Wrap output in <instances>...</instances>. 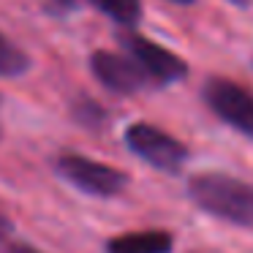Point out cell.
Wrapping results in <instances>:
<instances>
[{
  "mask_svg": "<svg viewBox=\"0 0 253 253\" xmlns=\"http://www.w3.org/2000/svg\"><path fill=\"white\" fill-rule=\"evenodd\" d=\"M188 196L196 207L234 226H253V185L229 174H196L188 180Z\"/></svg>",
  "mask_w": 253,
  "mask_h": 253,
  "instance_id": "obj_1",
  "label": "cell"
},
{
  "mask_svg": "<svg viewBox=\"0 0 253 253\" xmlns=\"http://www.w3.org/2000/svg\"><path fill=\"white\" fill-rule=\"evenodd\" d=\"M55 169L66 182H71L74 188L90 193V196H117L128 185L126 171L98 164V161H90L84 155H74V153L60 155Z\"/></svg>",
  "mask_w": 253,
  "mask_h": 253,
  "instance_id": "obj_2",
  "label": "cell"
},
{
  "mask_svg": "<svg viewBox=\"0 0 253 253\" xmlns=\"http://www.w3.org/2000/svg\"><path fill=\"white\" fill-rule=\"evenodd\" d=\"M126 144L131 153H136L142 161L164 171H177L188 158V150L182 142L169 136L166 131L150 126V123H133L126 128Z\"/></svg>",
  "mask_w": 253,
  "mask_h": 253,
  "instance_id": "obj_3",
  "label": "cell"
},
{
  "mask_svg": "<svg viewBox=\"0 0 253 253\" xmlns=\"http://www.w3.org/2000/svg\"><path fill=\"white\" fill-rule=\"evenodd\" d=\"M204 101L226 126L253 139V93L231 79L212 77L204 84Z\"/></svg>",
  "mask_w": 253,
  "mask_h": 253,
  "instance_id": "obj_4",
  "label": "cell"
},
{
  "mask_svg": "<svg viewBox=\"0 0 253 253\" xmlns=\"http://www.w3.org/2000/svg\"><path fill=\"white\" fill-rule=\"evenodd\" d=\"M120 41H123V46L128 49V55H131L133 60L144 68V74L153 77L155 82H164V84L180 82V79L188 74V63L182 60V57H177L174 52L164 49L161 44L144 39V36L123 33Z\"/></svg>",
  "mask_w": 253,
  "mask_h": 253,
  "instance_id": "obj_5",
  "label": "cell"
},
{
  "mask_svg": "<svg viewBox=\"0 0 253 253\" xmlns=\"http://www.w3.org/2000/svg\"><path fill=\"white\" fill-rule=\"evenodd\" d=\"M90 68H93L95 79L112 93L133 95L144 84V68L136 60H128L115 52H95L90 57Z\"/></svg>",
  "mask_w": 253,
  "mask_h": 253,
  "instance_id": "obj_6",
  "label": "cell"
},
{
  "mask_svg": "<svg viewBox=\"0 0 253 253\" xmlns=\"http://www.w3.org/2000/svg\"><path fill=\"white\" fill-rule=\"evenodd\" d=\"M106 253H171V234L158 229L120 234L106 242Z\"/></svg>",
  "mask_w": 253,
  "mask_h": 253,
  "instance_id": "obj_7",
  "label": "cell"
},
{
  "mask_svg": "<svg viewBox=\"0 0 253 253\" xmlns=\"http://www.w3.org/2000/svg\"><path fill=\"white\" fill-rule=\"evenodd\" d=\"M93 3L98 11H104L109 19H115L117 25H126V28L136 25L139 17H142V3L139 0H93Z\"/></svg>",
  "mask_w": 253,
  "mask_h": 253,
  "instance_id": "obj_8",
  "label": "cell"
},
{
  "mask_svg": "<svg viewBox=\"0 0 253 253\" xmlns=\"http://www.w3.org/2000/svg\"><path fill=\"white\" fill-rule=\"evenodd\" d=\"M30 66L28 55L0 33V77H19Z\"/></svg>",
  "mask_w": 253,
  "mask_h": 253,
  "instance_id": "obj_9",
  "label": "cell"
},
{
  "mask_svg": "<svg viewBox=\"0 0 253 253\" xmlns=\"http://www.w3.org/2000/svg\"><path fill=\"white\" fill-rule=\"evenodd\" d=\"M6 253H41V251H36V248H30V245H11Z\"/></svg>",
  "mask_w": 253,
  "mask_h": 253,
  "instance_id": "obj_10",
  "label": "cell"
},
{
  "mask_svg": "<svg viewBox=\"0 0 253 253\" xmlns=\"http://www.w3.org/2000/svg\"><path fill=\"white\" fill-rule=\"evenodd\" d=\"M8 231H11V226H8V220L3 218V215H0V242L6 240V234H8Z\"/></svg>",
  "mask_w": 253,
  "mask_h": 253,
  "instance_id": "obj_11",
  "label": "cell"
},
{
  "mask_svg": "<svg viewBox=\"0 0 253 253\" xmlns=\"http://www.w3.org/2000/svg\"><path fill=\"white\" fill-rule=\"evenodd\" d=\"M229 3H234V6H240V8H245L248 3H251V0H229Z\"/></svg>",
  "mask_w": 253,
  "mask_h": 253,
  "instance_id": "obj_12",
  "label": "cell"
},
{
  "mask_svg": "<svg viewBox=\"0 0 253 253\" xmlns=\"http://www.w3.org/2000/svg\"><path fill=\"white\" fill-rule=\"evenodd\" d=\"M60 3H63V6H77L79 0H60Z\"/></svg>",
  "mask_w": 253,
  "mask_h": 253,
  "instance_id": "obj_13",
  "label": "cell"
},
{
  "mask_svg": "<svg viewBox=\"0 0 253 253\" xmlns=\"http://www.w3.org/2000/svg\"><path fill=\"white\" fill-rule=\"evenodd\" d=\"M174 3H193V0H174Z\"/></svg>",
  "mask_w": 253,
  "mask_h": 253,
  "instance_id": "obj_14",
  "label": "cell"
}]
</instances>
